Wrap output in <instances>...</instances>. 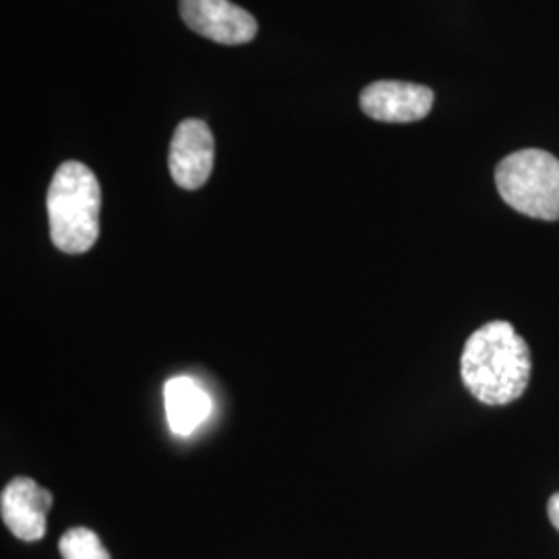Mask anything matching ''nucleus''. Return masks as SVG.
<instances>
[{"mask_svg":"<svg viewBox=\"0 0 559 559\" xmlns=\"http://www.w3.org/2000/svg\"><path fill=\"white\" fill-rule=\"evenodd\" d=\"M460 373L466 390L491 406L519 400L531 380V350L512 323L491 321L466 340Z\"/></svg>","mask_w":559,"mask_h":559,"instance_id":"obj_1","label":"nucleus"},{"mask_svg":"<svg viewBox=\"0 0 559 559\" xmlns=\"http://www.w3.org/2000/svg\"><path fill=\"white\" fill-rule=\"evenodd\" d=\"M100 182L81 162L60 164L48 187L50 239L62 253L90 251L100 235Z\"/></svg>","mask_w":559,"mask_h":559,"instance_id":"obj_2","label":"nucleus"},{"mask_svg":"<svg viewBox=\"0 0 559 559\" xmlns=\"http://www.w3.org/2000/svg\"><path fill=\"white\" fill-rule=\"evenodd\" d=\"M501 200L537 221H559V160L543 150H520L496 168Z\"/></svg>","mask_w":559,"mask_h":559,"instance_id":"obj_3","label":"nucleus"},{"mask_svg":"<svg viewBox=\"0 0 559 559\" xmlns=\"http://www.w3.org/2000/svg\"><path fill=\"white\" fill-rule=\"evenodd\" d=\"M185 25L207 40L239 46L258 36L255 17L230 0H180Z\"/></svg>","mask_w":559,"mask_h":559,"instance_id":"obj_4","label":"nucleus"},{"mask_svg":"<svg viewBox=\"0 0 559 559\" xmlns=\"http://www.w3.org/2000/svg\"><path fill=\"white\" fill-rule=\"evenodd\" d=\"M433 92L411 81H376L360 92V110L381 122H415L433 108Z\"/></svg>","mask_w":559,"mask_h":559,"instance_id":"obj_5","label":"nucleus"},{"mask_svg":"<svg viewBox=\"0 0 559 559\" xmlns=\"http://www.w3.org/2000/svg\"><path fill=\"white\" fill-rule=\"evenodd\" d=\"M170 177L182 189H200L214 168V138L210 127L200 119L180 122L170 141L168 156Z\"/></svg>","mask_w":559,"mask_h":559,"instance_id":"obj_6","label":"nucleus"},{"mask_svg":"<svg viewBox=\"0 0 559 559\" xmlns=\"http://www.w3.org/2000/svg\"><path fill=\"white\" fill-rule=\"evenodd\" d=\"M50 508L52 493L34 479L17 477L2 489V520L17 539L40 540L46 535V514Z\"/></svg>","mask_w":559,"mask_h":559,"instance_id":"obj_7","label":"nucleus"},{"mask_svg":"<svg viewBox=\"0 0 559 559\" xmlns=\"http://www.w3.org/2000/svg\"><path fill=\"white\" fill-rule=\"evenodd\" d=\"M164 406L170 429L185 438L191 436L210 417L212 400L198 381L179 376L166 381Z\"/></svg>","mask_w":559,"mask_h":559,"instance_id":"obj_8","label":"nucleus"},{"mask_svg":"<svg viewBox=\"0 0 559 559\" xmlns=\"http://www.w3.org/2000/svg\"><path fill=\"white\" fill-rule=\"evenodd\" d=\"M62 559H110L108 549L102 545L100 537L83 526L69 528L59 540Z\"/></svg>","mask_w":559,"mask_h":559,"instance_id":"obj_9","label":"nucleus"},{"mask_svg":"<svg viewBox=\"0 0 559 559\" xmlns=\"http://www.w3.org/2000/svg\"><path fill=\"white\" fill-rule=\"evenodd\" d=\"M549 520H551V524L556 526L559 531V493H556L551 500H549Z\"/></svg>","mask_w":559,"mask_h":559,"instance_id":"obj_10","label":"nucleus"}]
</instances>
